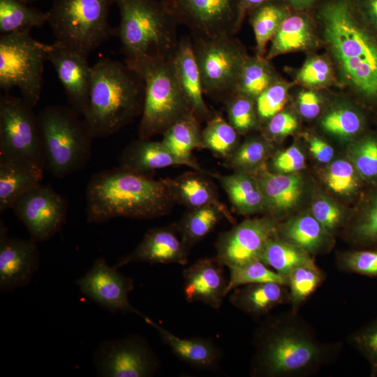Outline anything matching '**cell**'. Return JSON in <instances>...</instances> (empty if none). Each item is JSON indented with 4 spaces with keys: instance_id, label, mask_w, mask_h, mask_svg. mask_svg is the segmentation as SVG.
<instances>
[{
    "instance_id": "obj_27",
    "label": "cell",
    "mask_w": 377,
    "mask_h": 377,
    "mask_svg": "<svg viewBox=\"0 0 377 377\" xmlns=\"http://www.w3.org/2000/svg\"><path fill=\"white\" fill-rule=\"evenodd\" d=\"M285 285L275 282L250 283L232 290L229 301L251 315H262L283 303L288 297Z\"/></svg>"
},
{
    "instance_id": "obj_38",
    "label": "cell",
    "mask_w": 377,
    "mask_h": 377,
    "mask_svg": "<svg viewBox=\"0 0 377 377\" xmlns=\"http://www.w3.org/2000/svg\"><path fill=\"white\" fill-rule=\"evenodd\" d=\"M230 275L226 289L227 295L235 288L250 283L275 282L285 286L288 279L268 268L261 260L228 268Z\"/></svg>"
},
{
    "instance_id": "obj_30",
    "label": "cell",
    "mask_w": 377,
    "mask_h": 377,
    "mask_svg": "<svg viewBox=\"0 0 377 377\" xmlns=\"http://www.w3.org/2000/svg\"><path fill=\"white\" fill-rule=\"evenodd\" d=\"M312 29L304 16H288L281 23L272 38L266 59L306 47L312 40Z\"/></svg>"
},
{
    "instance_id": "obj_11",
    "label": "cell",
    "mask_w": 377,
    "mask_h": 377,
    "mask_svg": "<svg viewBox=\"0 0 377 377\" xmlns=\"http://www.w3.org/2000/svg\"><path fill=\"white\" fill-rule=\"evenodd\" d=\"M320 355V347L309 337L288 330H272L261 339L255 370L267 376L291 375L309 368Z\"/></svg>"
},
{
    "instance_id": "obj_47",
    "label": "cell",
    "mask_w": 377,
    "mask_h": 377,
    "mask_svg": "<svg viewBox=\"0 0 377 377\" xmlns=\"http://www.w3.org/2000/svg\"><path fill=\"white\" fill-rule=\"evenodd\" d=\"M343 267L367 276H377V250L357 251L345 255Z\"/></svg>"
},
{
    "instance_id": "obj_50",
    "label": "cell",
    "mask_w": 377,
    "mask_h": 377,
    "mask_svg": "<svg viewBox=\"0 0 377 377\" xmlns=\"http://www.w3.org/2000/svg\"><path fill=\"white\" fill-rule=\"evenodd\" d=\"M312 213L314 218L327 231L334 230L342 219L341 209L326 199L317 200L313 205Z\"/></svg>"
},
{
    "instance_id": "obj_4",
    "label": "cell",
    "mask_w": 377,
    "mask_h": 377,
    "mask_svg": "<svg viewBox=\"0 0 377 377\" xmlns=\"http://www.w3.org/2000/svg\"><path fill=\"white\" fill-rule=\"evenodd\" d=\"M120 16L115 36L124 61L172 59L177 49L179 25L165 0H112Z\"/></svg>"
},
{
    "instance_id": "obj_45",
    "label": "cell",
    "mask_w": 377,
    "mask_h": 377,
    "mask_svg": "<svg viewBox=\"0 0 377 377\" xmlns=\"http://www.w3.org/2000/svg\"><path fill=\"white\" fill-rule=\"evenodd\" d=\"M352 341L368 361L370 376H377V319L358 330L353 336Z\"/></svg>"
},
{
    "instance_id": "obj_28",
    "label": "cell",
    "mask_w": 377,
    "mask_h": 377,
    "mask_svg": "<svg viewBox=\"0 0 377 377\" xmlns=\"http://www.w3.org/2000/svg\"><path fill=\"white\" fill-rule=\"evenodd\" d=\"M200 120L190 113L172 124L162 135L161 142L177 158L188 162L193 170L210 176L192 156L195 149H202V129Z\"/></svg>"
},
{
    "instance_id": "obj_17",
    "label": "cell",
    "mask_w": 377,
    "mask_h": 377,
    "mask_svg": "<svg viewBox=\"0 0 377 377\" xmlns=\"http://www.w3.org/2000/svg\"><path fill=\"white\" fill-rule=\"evenodd\" d=\"M40 263L37 242L10 237L4 222L0 221V290L12 292L27 286Z\"/></svg>"
},
{
    "instance_id": "obj_55",
    "label": "cell",
    "mask_w": 377,
    "mask_h": 377,
    "mask_svg": "<svg viewBox=\"0 0 377 377\" xmlns=\"http://www.w3.org/2000/svg\"><path fill=\"white\" fill-rule=\"evenodd\" d=\"M268 0H238L239 24L241 26L245 15Z\"/></svg>"
},
{
    "instance_id": "obj_52",
    "label": "cell",
    "mask_w": 377,
    "mask_h": 377,
    "mask_svg": "<svg viewBox=\"0 0 377 377\" xmlns=\"http://www.w3.org/2000/svg\"><path fill=\"white\" fill-rule=\"evenodd\" d=\"M297 127L295 117L286 112H279L268 121L267 132L272 137H283L293 133Z\"/></svg>"
},
{
    "instance_id": "obj_9",
    "label": "cell",
    "mask_w": 377,
    "mask_h": 377,
    "mask_svg": "<svg viewBox=\"0 0 377 377\" xmlns=\"http://www.w3.org/2000/svg\"><path fill=\"white\" fill-rule=\"evenodd\" d=\"M0 158L30 162L45 169L38 114L22 97L9 94L0 96Z\"/></svg>"
},
{
    "instance_id": "obj_48",
    "label": "cell",
    "mask_w": 377,
    "mask_h": 377,
    "mask_svg": "<svg viewBox=\"0 0 377 377\" xmlns=\"http://www.w3.org/2000/svg\"><path fill=\"white\" fill-rule=\"evenodd\" d=\"M331 76L329 64L323 59L316 57L308 60L301 68L298 77L307 85L323 84Z\"/></svg>"
},
{
    "instance_id": "obj_54",
    "label": "cell",
    "mask_w": 377,
    "mask_h": 377,
    "mask_svg": "<svg viewBox=\"0 0 377 377\" xmlns=\"http://www.w3.org/2000/svg\"><path fill=\"white\" fill-rule=\"evenodd\" d=\"M309 150L313 156L321 163H328L334 156L333 148L325 141L317 138L310 140Z\"/></svg>"
},
{
    "instance_id": "obj_36",
    "label": "cell",
    "mask_w": 377,
    "mask_h": 377,
    "mask_svg": "<svg viewBox=\"0 0 377 377\" xmlns=\"http://www.w3.org/2000/svg\"><path fill=\"white\" fill-rule=\"evenodd\" d=\"M225 217L212 206L189 209L177 228L184 244L189 249L208 235Z\"/></svg>"
},
{
    "instance_id": "obj_37",
    "label": "cell",
    "mask_w": 377,
    "mask_h": 377,
    "mask_svg": "<svg viewBox=\"0 0 377 377\" xmlns=\"http://www.w3.org/2000/svg\"><path fill=\"white\" fill-rule=\"evenodd\" d=\"M264 57H247L242 68L236 89L256 99L271 84L276 82L272 70Z\"/></svg>"
},
{
    "instance_id": "obj_56",
    "label": "cell",
    "mask_w": 377,
    "mask_h": 377,
    "mask_svg": "<svg viewBox=\"0 0 377 377\" xmlns=\"http://www.w3.org/2000/svg\"><path fill=\"white\" fill-rule=\"evenodd\" d=\"M360 8L364 13L377 25V0H361Z\"/></svg>"
},
{
    "instance_id": "obj_49",
    "label": "cell",
    "mask_w": 377,
    "mask_h": 377,
    "mask_svg": "<svg viewBox=\"0 0 377 377\" xmlns=\"http://www.w3.org/2000/svg\"><path fill=\"white\" fill-rule=\"evenodd\" d=\"M353 233L356 239L362 243L377 241V198L356 223Z\"/></svg>"
},
{
    "instance_id": "obj_21",
    "label": "cell",
    "mask_w": 377,
    "mask_h": 377,
    "mask_svg": "<svg viewBox=\"0 0 377 377\" xmlns=\"http://www.w3.org/2000/svg\"><path fill=\"white\" fill-rule=\"evenodd\" d=\"M172 62L178 83L193 113L200 121H207L213 112L204 99L201 76L191 36L179 39Z\"/></svg>"
},
{
    "instance_id": "obj_18",
    "label": "cell",
    "mask_w": 377,
    "mask_h": 377,
    "mask_svg": "<svg viewBox=\"0 0 377 377\" xmlns=\"http://www.w3.org/2000/svg\"><path fill=\"white\" fill-rule=\"evenodd\" d=\"M47 60L65 91L69 106L82 116L87 105L92 66L87 57L54 42L49 45Z\"/></svg>"
},
{
    "instance_id": "obj_19",
    "label": "cell",
    "mask_w": 377,
    "mask_h": 377,
    "mask_svg": "<svg viewBox=\"0 0 377 377\" xmlns=\"http://www.w3.org/2000/svg\"><path fill=\"white\" fill-rule=\"evenodd\" d=\"M189 251L177 226L154 228L147 231L131 253L120 258L114 266L118 269L134 263L185 265L188 262Z\"/></svg>"
},
{
    "instance_id": "obj_20",
    "label": "cell",
    "mask_w": 377,
    "mask_h": 377,
    "mask_svg": "<svg viewBox=\"0 0 377 377\" xmlns=\"http://www.w3.org/2000/svg\"><path fill=\"white\" fill-rule=\"evenodd\" d=\"M226 267L216 256L201 258L183 271L184 293L188 302H200L219 309L227 295Z\"/></svg>"
},
{
    "instance_id": "obj_42",
    "label": "cell",
    "mask_w": 377,
    "mask_h": 377,
    "mask_svg": "<svg viewBox=\"0 0 377 377\" xmlns=\"http://www.w3.org/2000/svg\"><path fill=\"white\" fill-rule=\"evenodd\" d=\"M288 85L274 82L255 99L258 118L269 121L281 112L284 107L288 94Z\"/></svg>"
},
{
    "instance_id": "obj_26",
    "label": "cell",
    "mask_w": 377,
    "mask_h": 377,
    "mask_svg": "<svg viewBox=\"0 0 377 377\" xmlns=\"http://www.w3.org/2000/svg\"><path fill=\"white\" fill-rule=\"evenodd\" d=\"M256 179L263 194L265 209L270 212L277 213L293 207L301 195L302 181L297 175L272 173L262 169Z\"/></svg>"
},
{
    "instance_id": "obj_5",
    "label": "cell",
    "mask_w": 377,
    "mask_h": 377,
    "mask_svg": "<svg viewBox=\"0 0 377 377\" xmlns=\"http://www.w3.org/2000/svg\"><path fill=\"white\" fill-rule=\"evenodd\" d=\"M144 82L142 111L138 128L140 139L163 134L172 124L193 113L178 83L172 59L124 61Z\"/></svg>"
},
{
    "instance_id": "obj_13",
    "label": "cell",
    "mask_w": 377,
    "mask_h": 377,
    "mask_svg": "<svg viewBox=\"0 0 377 377\" xmlns=\"http://www.w3.org/2000/svg\"><path fill=\"white\" fill-rule=\"evenodd\" d=\"M94 363L98 376L104 377H149L160 368L156 355L139 336L102 341Z\"/></svg>"
},
{
    "instance_id": "obj_3",
    "label": "cell",
    "mask_w": 377,
    "mask_h": 377,
    "mask_svg": "<svg viewBox=\"0 0 377 377\" xmlns=\"http://www.w3.org/2000/svg\"><path fill=\"white\" fill-rule=\"evenodd\" d=\"M350 0H330L318 13L323 36L345 79L368 96H377V42L357 17Z\"/></svg>"
},
{
    "instance_id": "obj_22",
    "label": "cell",
    "mask_w": 377,
    "mask_h": 377,
    "mask_svg": "<svg viewBox=\"0 0 377 377\" xmlns=\"http://www.w3.org/2000/svg\"><path fill=\"white\" fill-rule=\"evenodd\" d=\"M142 318L156 330L164 343L183 362L200 370H212L218 367L221 353L212 341L200 337L180 338L150 318L144 315Z\"/></svg>"
},
{
    "instance_id": "obj_6",
    "label": "cell",
    "mask_w": 377,
    "mask_h": 377,
    "mask_svg": "<svg viewBox=\"0 0 377 377\" xmlns=\"http://www.w3.org/2000/svg\"><path fill=\"white\" fill-rule=\"evenodd\" d=\"M80 116L60 105H48L38 114L45 169L57 178L82 170L90 158L94 138Z\"/></svg>"
},
{
    "instance_id": "obj_15",
    "label": "cell",
    "mask_w": 377,
    "mask_h": 377,
    "mask_svg": "<svg viewBox=\"0 0 377 377\" xmlns=\"http://www.w3.org/2000/svg\"><path fill=\"white\" fill-rule=\"evenodd\" d=\"M277 233L271 218L246 220L222 232L215 244L216 257L228 268L260 260L266 243Z\"/></svg>"
},
{
    "instance_id": "obj_23",
    "label": "cell",
    "mask_w": 377,
    "mask_h": 377,
    "mask_svg": "<svg viewBox=\"0 0 377 377\" xmlns=\"http://www.w3.org/2000/svg\"><path fill=\"white\" fill-rule=\"evenodd\" d=\"M119 167L140 174L153 175L158 169L191 165L174 155L161 141L140 139L130 143L119 158Z\"/></svg>"
},
{
    "instance_id": "obj_14",
    "label": "cell",
    "mask_w": 377,
    "mask_h": 377,
    "mask_svg": "<svg viewBox=\"0 0 377 377\" xmlns=\"http://www.w3.org/2000/svg\"><path fill=\"white\" fill-rule=\"evenodd\" d=\"M36 242L50 239L64 224L66 200L52 187L39 183L22 195L12 208Z\"/></svg>"
},
{
    "instance_id": "obj_16",
    "label": "cell",
    "mask_w": 377,
    "mask_h": 377,
    "mask_svg": "<svg viewBox=\"0 0 377 377\" xmlns=\"http://www.w3.org/2000/svg\"><path fill=\"white\" fill-rule=\"evenodd\" d=\"M80 292L111 312L144 316L130 302L128 295L134 288L133 280L110 266L104 258L96 259L91 267L76 281Z\"/></svg>"
},
{
    "instance_id": "obj_12",
    "label": "cell",
    "mask_w": 377,
    "mask_h": 377,
    "mask_svg": "<svg viewBox=\"0 0 377 377\" xmlns=\"http://www.w3.org/2000/svg\"><path fill=\"white\" fill-rule=\"evenodd\" d=\"M192 39L233 36L239 29L238 0H165Z\"/></svg>"
},
{
    "instance_id": "obj_57",
    "label": "cell",
    "mask_w": 377,
    "mask_h": 377,
    "mask_svg": "<svg viewBox=\"0 0 377 377\" xmlns=\"http://www.w3.org/2000/svg\"><path fill=\"white\" fill-rule=\"evenodd\" d=\"M295 8H305L309 6L315 0H286Z\"/></svg>"
},
{
    "instance_id": "obj_39",
    "label": "cell",
    "mask_w": 377,
    "mask_h": 377,
    "mask_svg": "<svg viewBox=\"0 0 377 377\" xmlns=\"http://www.w3.org/2000/svg\"><path fill=\"white\" fill-rule=\"evenodd\" d=\"M269 145L263 140L252 138L239 145L226 159L225 165L235 172L249 174V171L261 168L269 153Z\"/></svg>"
},
{
    "instance_id": "obj_8",
    "label": "cell",
    "mask_w": 377,
    "mask_h": 377,
    "mask_svg": "<svg viewBox=\"0 0 377 377\" xmlns=\"http://www.w3.org/2000/svg\"><path fill=\"white\" fill-rule=\"evenodd\" d=\"M49 45L36 40L29 32L1 35L0 89L4 94L17 88L32 108L38 104Z\"/></svg>"
},
{
    "instance_id": "obj_31",
    "label": "cell",
    "mask_w": 377,
    "mask_h": 377,
    "mask_svg": "<svg viewBox=\"0 0 377 377\" xmlns=\"http://www.w3.org/2000/svg\"><path fill=\"white\" fill-rule=\"evenodd\" d=\"M48 13L29 7L20 0H0V33H30L48 22Z\"/></svg>"
},
{
    "instance_id": "obj_43",
    "label": "cell",
    "mask_w": 377,
    "mask_h": 377,
    "mask_svg": "<svg viewBox=\"0 0 377 377\" xmlns=\"http://www.w3.org/2000/svg\"><path fill=\"white\" fill-rule=\"evenodd\" d=\"M322 125L329 133L349 137L360 131L361 120L355 112L348 109H339L328 113L322 120Z\"/></svg>"
},
{
    "instance_id": "obj_29",
    "label": "cell",
    "mask_w": 377,
    "mask_h": 377,
    "mask_svg": "<svg viewBox=\"0 0 377 377\" xmlns=\"http://www.w3.org/2000/svg\"><path fill=\"white\" fill-rule=\"evenodd\" d=\"M218 179L235 209L250 214L265 209L264 197L256 177L243 172L230 175L210 174Z\"/></svg>"
},
{
    "instance_id": "obj_46",
    "label": "cell",
    "mask_w": 377,
    "mask_h": 377,
    "mask_svg": "<svg viewBox=\"0 0 377 377\" xmlns=\"http://www.w3.org/2000/svg\"><path fill=\"white\" fill-rule=\"evenodd\" d=\"M353 160L360 175L364 178L377 177V140L365 139L353 150Z\"/></svg>"
},
{
    "instance_id": "obj_44",
    "label": "cell",
    "mask_w": 377,
    "mask_h": 377,
    "mask_svg": "<svg viewBox=\"0 0 377 377\" xmlns=\"http://www.w3.org/2000/svg\"><path fill=\"white\" fill-rule=\"evenodd\" d=\"M325 181L328 187L339 194L349 193L357 185L353 165L344 160H337L330 165Z\"/></svg>"
},
{
    "instance_id": "obj_2",
    "label": "cell",
    "mask_w": 377,
    "mask_h": 377,
    "mask_svg": "<svg viewBox=\"0 0 377 377\" xmlns=\"http://www.w3.org/2000/svg\"><path fill=\"white\" fill-rule=\"evenodd\" d=\"M145 87L140 76L125 63L109 58L92 66V78L82 116L93 138L110 136L142 114Z\"/></svg>"
},
{
    "instance_id": "obj_7",
    "label": "cell",
    "mask_w": 377,
    "mask_h": 377,
    "mask_svg": "<svg viewBox=\"0 0 377 377\" xmlns=\"http://www.w3.org/2000/svg\"><path fill=\"white\" fill-rule=\"evenodd\" d=\"M112 0H53L47 12L55 42L87 57L112 36Z\"/></svg>"
},
{
    "instance_id": "obj_33",
    "label": "cell",
    "mask_w": 377,
    "mask_h": 377,
    "mask_svg": "<svg viewBox=\"0 0 377 377\" xmlns=\"http://www.w3.org/2000/svg\"><path fill=\"white\" fill-rule=\"evenodd\" d=\"M202 129V149L224 160L239 146V133L219 112H213Z\"/></svg>"
},
{
    "instance_id": "obj_40",
    "label": "cell",
    "mask_w": 377,
    "mask_h": 377,
    "mask_svg": "<svg viewBox=\"0 0 377 377\" xmlns=\"http://www.w3.org/2000/svg\"><path fill=\"white\" fill-rule=\"evenodd\" d=\"M323 274L315 263L298 267L288 276L289 299L295 309L321 284Z\"/></svg>"
},
{
    "instance_id": "obj_51",
    "label": "cell",
    "mask_w": 377,
    "mask_h": 377,
    "mask_svg": "<svg viewBox=\"0 0 377 377\" xmlns=\"http://www.w3.org/2000/svg\"><path fill=\"white\" fill-rule=\"evenodd\" d=\"M304 156L296 146H291L278 154L272 160L273 168L279 172L292 173L304 168Z\"/></svg>"
},
{
    "instance_id": "obj_24",
    "label": "cell",
    "mask_w": 377,
    "mask_h": 377,
    "mask_svg": "<svg viewBox=\"0 0 377 377\" xmlns=\"http://www.w3.org/2000/svg\"><path fill=\"white\" fill-rule=\"evenodd\" d=\"M44 170L30 162L0 158V213L12 209L22 195L41 183Z\"/></svg>"
},
{
    "instance_id": "obj_58",
    "label": "cell",
    "mask_w": 377,
    "mask_h": 377,
    "mask_svg": "<svg viewBox=\"0 0 377 377\" xmlns=\"http://www.w3.org/2000/svg\"><path fill=\"white\" fill-rule=\"evenodd\" d=\"M24 3H30V2H34V1H38V0H20Z\"/></svg>"
},
{
    "instance_id": "obj_1",
    "label": "cell",
    "mask_w": 377,
    "mask_h": 377,
    "mask_svg": "<svg viewBox=\"0 0 377 377\" xmlns=\"http://www.w3.org/2000/svg\"><path fill=\"white\" fill-rule=\"evenodd\" d=\"M87 221L118 217L151 219L169 214L177 202L172 179H154L121 167L98 172L86 187Z\"/></svg>"
},
{
    "instance_id": "obj_10",
    "label": "cell",
    "mask_w": 377,
    "mask_h": 377,
    "mask_svg": "<svg viewBox=\"0 0 377 377\" xmlns=\"http://www.w3.org/2000/svg\"><path fill=\"white\" fill-rule=\"evenodd\" d=\"M204 94L223 103L235 93L247 58L233 36L192 39Z\"/></svg>"
},
{
    "instance_id": "obj_34",
    "label": "cell",
    "mask_w": 377,
    "mask_h": 377,
    "mask_svg": "<svg viewBox=\"0 0 377 377\" xmlns=\"http://www.w3.org/2000/svg\"><path fill=\"white\" fill-rule=\"evenodd\" d=\"M250 13L256 43V56L264 57L267 44L272 39L281 23L288 15L287 11L277 2L268 0Z\"/></svg>"
},
{
    "instance_id": "obj_41",
    "label": "cell",
    "mask_w": 377,
    "mask_h": 377,
    "mask_svg": "<svg viewBox=\"0 0 377 377\" xmlns=\"http://www.w3.org/2000/svg\"><path fill=\"white\" fill-rule=\"evenodd\" d=\"M223 103L228 121L239 134L246 133L256 126L258 116L254 98L235 92Z\"/></svg>"
},
{
    "instance_id": "obj_35",
    "label": "cell",
    "mask_w": 377,
    "mask_h": 377,
    "mask_svg": "<svg viewBox=\"0 0 377 377\" xmlns=\"http://www.w3.org/2000/svg\"><path fill=\"white\" fill-rule=\"evenodd\" d=\"M327 232L313 216L309 214L298 216L281 228L286 242L311 253L318 251L325 244Z\"/></svg>"
},
{
    "instance_id": "obj_53",
    "label": "cell",
    "mask_w": 377,
    "mask_h": 377,
    "mask_svg": "<svg viewBox=\"0 0 377 377\" xmlns=\"http://www.w3.org/2000/svg\"><path fill=\"white\" fill-rule=\"evenodd\" d=\"M298 107L300 112L304 117L313 119L320 110L319 97L312 91H303L298 97Z\"/></svg>"
},
{
    "instance_id": "obj_25",
    "label": "cell",
    "mask_w": 377,
    "mask_h": 377,
    "mask_svg": "<svg viewBox=\"0 0 377 377\" xmlns=\"http://www.w3.org/2000/svg\"><path fill=\"white\" fill-rule=\"evenodd\" d=\"M206 175L194 170L172 179L176 202L188 209L215 207L221 210L229 222L233 223L232 216L227 206L220 200L216 189L205 177Z\"/></svg>"
},
{
    "instance_id": "obj_32",
    "label": "cell",
    "mask_w": 377,
    "mask_h": 377,
    "mask_svg": "<svg viewBox=\"0 0 377 377\" xmlns=\"http://www.w3.org/2000/svg\"><path fill=\"white\" fill-rule=\"evenodd\" d=\"M260 260L288 279L295 268L315 263L306 251L274 237L266 243Z\"/></svg>"
}]
</instances>
